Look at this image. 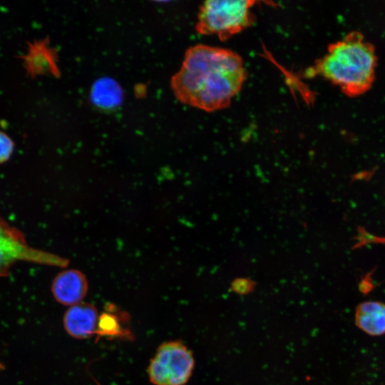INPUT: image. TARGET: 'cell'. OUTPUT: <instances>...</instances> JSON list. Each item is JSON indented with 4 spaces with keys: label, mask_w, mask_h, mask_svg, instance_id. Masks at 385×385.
Here are the masks:
<instances>
[{
    "label": "cell",
    "mask_w": 385,
    "mask_h": 385,
    "mask_svg": "<svg viewBox=\"0 0 385 385\" xmlns=\"http://www.w3.org/2000/svg\"><path fill=\"white\" fill-rule=\"evenodd\" d=\"M246 70L237 53L198 44L190 47L172 79L176 97L183 103L212 112L229 106L241 90Z\"/></svg>",
    "instance_id": "cell-1"
},
{
    "label": "cell",
    "mask_w": 385,
    "mask_h": 385,
    "mask_svg": "<svg viewBox=\"0 0 385 385\" xmlns=\"http://www.w3.org/2000/svg\"><path fill=\"white\" fill-rule=\"evenodd\" d=\"M376 56L362 36L351 34L329 46L327 53L309 70L339 86L349 95L366 91L374 81Z\"/></svg>",
    "instance_id": "cell-2"
},
{
    "label": "cell",
    "mask_w": 385,
    "mask_h": 385,
    "mask_svg": "<svg viewBox=\"0 0 385 385\" xmlns=\"http://www.w3.org/2000/svg\"><path fill=\"white\" fill-rule=\"evenodd\" d=\"M253 1L210 0L199 8L196 30L202 35L226 41L250 27L254 21Z\"/></svg>",
    "instance_id": "cell-3"
},
{
    "label": "cell",
    "mask_w": 385,
    "mask_h": 385,
    "mask_svg": "<svg viewBox=\"0 0 385 385\" xmlns=\"http://www.w3.org/2000/svg\"><path fill=\"white\" fill-rule=\"evenodd\" d=\"M194 367L191 350L181 341L173 340L158 346L150 360L147 373L154 385H185Z\"/></svg>",
    "instance_id": "cell-4"
},
{
    "label": "cell",
    "mask_w": 385,
    "mask_h": 385,
    "mask_svg": "<svg viewBox=\"0 0 385 385\" xmlns=\"http://www.w3.org/2000/svg\"><path fill=\"white\" fill-rule=\"evenodd\" d=\"M20 261L61 263L53 255L30 247L24 234L0 216V277H7L13 265Z\"/></svg>",
    "instance_id": "cell-5"
},
{
    "label": "cell",
    "mask_w": 385,
    "mask_h": 385,
    "mask_svg": "<svg viewBox=\"0 0 385 385\" xmlns=\"http://www.w3.org/2000/svg\"><path fill=\"white\" fill-rule=\"evenodd\" d=\"M98 317V310L93 305L80 302L66 311L63 324L68 335L84 339L96 334Z\"/></svg>",
    "instance_id": "cell-6"
},
{
    "label": "cell",
    "mask_w": 385,
    "mask_h": 385,
    "mask_svg": "<svg viewBox=\"0 0 385 385\" xmlns=\"http://www.w3.org/2000/svg\"><path fill=\"white\" fill-rule=\"evenodd\" d=\"M88 284L78 271L68 270L60 272L53 280L51 292L60 304L73 306L82 302L86 295Z\"/></svg>",
    "instance_id": "cell-7"
},
{
    "label": "cell",
    "mask_w": 385,
    "mask_h": 385,
    "mask_svg": "<svg viewBox=\"0 0 385 385\" xmlns=\"http://www.w3.org/2000/svg\"><path fill=\"white\" fill-rule=\"evenodd\" d=\"M356 326L371 337L385 334V303L365 301L359 303L354 312Z\"/></svg>",
    "instance_id": "cell-8"
},
{
    "label": "cell",
    "mask_w": 385,
    "mask_h": 385,
    "mask_svg": "<svg viewBox=\"0 0 385 385\" xmlns=\"http://www.w3.org/2000/svg\"><path fill=\"white\" fill-rule=\"evenodd\" d=\"M129 321L128 313L110 304L99 315L96 334L98 338L105 337L110 339L132 340L133 334L128 327Z\"/></svg>",
    "instance_id": "cell-9"
},
{
    "label": "cell",
    "mask_w": 385,
    "mask_h": 385,
    "mask_svg": "<svg viewBox=\"0 0 385 385\" xmlns=\"http://www.w3.org/2000/svg\"><path fill=\"white\" fill-rule=\"evenodd\" d=\"M123 90L118 83L108 77L96 80L91 87L90 99L94 106L103 110L118 107L123 101Z\"/></svg>",
    "instance_id": "cell-10"
},
{
    "label": "cell",
    "mask_w": 385,
    "mask_h": 385,
    "mask_svg": "<svg viewBox=\"0 0 385 385\" xmlns=\"http://www.w3.org/2000/svg\"><path fill=\"white\" fill-rule=\"evenodd\" d=\"M33 51V64L38 70L53 71L55 66L53 56L44 46H36Z\"/></svg>",
    "instance_id": "cell-11"
},
{
    "label": "cell",
    "mask_w": 385,
    "mask_h": 385,
    "mask_svg": "<svg viewBox=\"0 0 385 385\" xmlns=\"http://www.w3.org/2000/svg\"><path fill=\"white\" fill-rule=\"evenodd\" d=\"M14 150L12 139L4 132L0 130V164L8 161Z\"/></svg>",
    "instance_id": "cell-12"
},
{
    "label": "cell",
    "mask_w": 385,
    "mask_h": 385,
    "mask_svg": "<svg viewBox=\"0 0 385 385\" xmlns=\"http://www.w3.org/2000/svg\"><path fill=\"white\" fill-rule=\"evenodd\" d=\"M254 282L247 278L235 279L231 284V289L240 294H245L254 289Z\"/></svg>",
    "instance_id": "cell-13"
}]
</instances>
